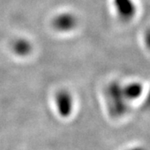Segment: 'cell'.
<instances>
[{
  "label": "cell",
  "instance_id": "1",
  "mask_svg": "<svg viewBox=\"0 0 150 150\" xmlns=\"http://www.w3.org/2000/svg\"><path fill=\"white\" fill-rule=\"evenodd\" d=\"M55 103L59 114L63 118L71 115L74 108V98L69 92L60 90L55 95Z\"/></svg>",
  "mask_w": 150,
  "mask_h": 150
},
{
  "label": "cell",
  "instance_id": "2",
  "mask_svg": "<svg viewBox=\"0 0 150 150\" xmlns=\"http://www.w3.org/2000/svg\"><path fill=\"white\" fill-rule=\"evenodd\" d=\"M118 17L123 20H131L136 14L137 7L134 0H112Z\"/></svg>",
  "mask_w": 150,
  "mask_h": 150
},
{
  "label": "cell",
  "instance_id": "3",
  "mask_svg": "<svg viewBox=\"0 0 150 150\" xmlns=\"http://www.w3.org/2000/svg\"><path fill=\"white\" fill-rule=\"evenodd\" d=\"M53 25L59 32L68 33L74 29L77 25V19L74 14L64 13L56 16L53 22Z\"/></svg>",
  "mask_w": 150,
  "mask_h": 150
},
{
  "label": "cell",
  "instance_id": "4",
  "mask_svg": "<svg viewBox=\"0 0 150 150\" xmlns=\"http://www.w3.org/2000/svg\"><path fill=\"white\" fill-rule=\"evenodd\" d=\"M143 91H144L143 85L139 82H134L128 84L123 88V94L127 98L134 100L140 98L143 93Z\"/></svg>",
  "mask_w": 150,
  "mask_h": 150
},
{
  "label": "cell",
  "instance_id": "5",
  "mask_svg": "<svg viewBox=\"0 0 150 150\" xmlns=\"http://www.w3.org/2000/svg\"><path fill=\"white\" fill-rule=\"evenodd\" d=\"M31 44L26 39H18L13 43V52L21 57H25L31 52Z\"/></svg>",
  "mask_w": 150,
  "mask_h": 150
},
{
  "label": "cell",
  "instance_id": "6",
  "mask_svg": "<svg viewBox=\"0 0 150 150\" xmlns=\"http://www.w3.org/2000/svg\"><path fill=\"white\" fill-rule=\"evenodd\" d=\"M129 150H146L144 148H142V147H135V148H133Z\"/></svg>",
  "mask_w": 150,
  "mask_h": 150
}]
</instances>
